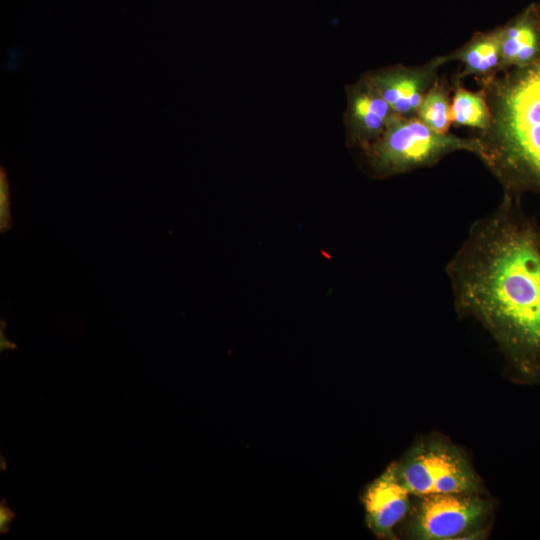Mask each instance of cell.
<instances>
[{
  "mask_svg": "<svg viewBox=\"0 0 540 540\" xmlns=\"http://www.w3.org/2000/svg\"><path fill=\"white\" fill-rule=\"evenodd\" d=\"M493 511V502L484 493L413 497L405 534L415 540L470 539L484 534Z\"/></svg>",
  "mask_w": 540,
  "mask_h": 540,
  "instance_id": "cell-5",
  "label": "cell"
},
{
  "mask_svg": "<svg viewBox=\"0 0 540 540\" xmlns=\"http://www.w3.org/2000/svg\"><path fill=\"white\" fill-rule=\"evenodd\" d=\"M15 512L9 508L7 500L3 498L0 502V533L6 534L10 530L12 522L15 520Z\"/></svg>",
  "mask_w": 540,
  "mask_h": 540,
  "instance_id": "cell-14",
  "label": "cell"
},
{
  "mask_svg": "<svg viewBox=\"0 0 540 540\" xmlns=\"http://www.w3.org/2000/svg\"><path fill=\"white\" fill-rule=\"evenodd\" d=\"M452 91L453 86L439 79L425 95L416 117L431 129L439 133H448L452 124L450 118Z\"/></svg>",
  "mask_w": 540,
  "mask_h": 540,
  "instance_id": "cell-12",
  "label": "cell"
},
{
  "mask_svg": "<svg viewBox=\"0 0 540 540\" xmlns=\"http://www.w3.org/2000/svg\"><path fill=\"white\" fill-rule=\"evenodd\" d=\"M396 469L413 497L484 493L480 477L465 452L439 435L417 440L396 463Z\"/></svg>",
  "mask_w": 540,
  "mask_h": 540,
  "instance_id": "cell-4",
  "label": "cell"
},
{
  "mask_svg": "<svg viewBox=\"0 0 540 540\" xmlns=\"http://www.w3.org/2000/svg\"><path fill=\"white\" fill-rule=\"evenodd\" d=\"M447 62L458 61L463 70L456 75L462 80L475 77L478 82L485 81L502 69L500 49V29L478 33L459 48L445 54Z\"/></svg>",
  "mask_w": 540,
  "mask_h": 540,
  "instance_id": "cell-9",
  "label": "cell"
},
{
  "mask_svg": "<svg viewBox=\"0 0 540 540\" xmlns=\"http://www.w3.org/2000/svg\"><path fill=\"white\" fill-rule=\"evenodd\" d=\"M394 115L390 105L363 74L346 86L347 146L365 152L382 135Z\"/></svg>",
  "mask_w": 540,
  "mask_h": 540,
  "instance_id": "cell-7",
  "label": "cell"
},
{
  "mask_svg": "<svg viewBox=\"0 0 540 540\" xmlns=\"http://www.w3.org/2000/svg\"><path fill=\"white\" fill-rule=\"evenodd\" d=\"M412 502L413 496L400 480L396 463H392L363 495L368 527L376 536L395 539L394 529L407 518Z\"/></svg>",
  "mask_w": 540,
  "mask_h": 540,
  "instance_id": "cell-8",
  "label": "cell"
},
{
  "mask_svg": "<svg viewBox=\"0 0 540 540\" xmlns=\"http://www.w3.org/2000/svg\"><path fill=\"white\" fill-rule=\"evenodd\" d=\"M490 111L478 158L504 195L540 194V54L479 83Z\"/></svg>",
  "mask_w": 540,
  "mask_h": 540,
  "instance_id": "cell-2",
  "label": "cell"
},
{
  "mask_svg": "<svg viewBox=\"0 0 540 540\" xmlns=\"http://www.w3.org/2000/svg\"><path fill=\"white\" fill-rule=\"evenodd\" d=\"M11 199L8 180L5 171L1 169L0 174V229L7 231L12 227Z\"/></svg>",
  "mask_w": 540,
  "mask_h": 540,
  "instance_id": "cell-13",
  "label": "cell"
},
{
  "mask_svg": "<svg viewBox=\"0 0 540 540\" xmlns=\"http://www.w3.org/2000/svg\"><path fill=\"white\" fill-rule=\"evenodd\" d=\"M502 69L531 63L540 54V39L534 27L519 21L500 28Z\"/></svg>",
  "mask_w": 540,
  "mask_h": 540,
  "instance_id": "cell-10",
  "label": "cell"
},
{
  "mask_svg": "<svg viewBox=\"0 0 540 540\" xmlns=\"http://www.w3.org/2000/svg\"><path fill=\"white\" fill-rule=\"evenodd\" d=\"M1 323H2L1 331H0V348H1V351L5 350V349H15L16 345H14V343H12V342L7 341L5 335H3V321Z\"/></svg>",
  "mask_w": 540,
  "mask_h": 540,
  "instance_id": "cell-15",
  "label": "cell"
},
{
  "mask_svg": "<svg viewBox=\"0 0 540 540\" xmlns=\"http://www.w3.org/2000/svg\"><path fill=\"white\" fill-rule=\"evenodd\" d=\"M455 77L450 118L456 126L469 127L477 132L486 129L490 123V111L483 92H473L461 85Z\"/></svg>",
  "mask_w": 540,
  "mask_h": 540,
  "instance_id": "cell-11",
  "label": "cell"
},
{
  "mask_svg": "<svg viewBox=\"0 0 540 540\" xmlns=\"http://www.w3.org/2000/svg\"><path fill=\"white\" fill-rule=\"evenodd\" d=\"M447 62L438 55L415 66L394 64L364 73L393 112L400 116H416L425 95L439 80V70Z\"/></svg>",
  "mask_w": 540,
  "mask_h": 540,
  "instance_id": "cell-6",
  "label": "cell"
},
{
  "mask_svg": "<svg viewBox=\"0 0 540 540\" xmlns=\"http://www.w3.org/2000/svg\"><path fill=\"white\" fill-rule=\"evenodd\" d=\"M462 151L478 156L477 138L439 133L416 116L395 114L382 135L363 153L374 177L389 178L430 168Z\"/></svg>",
  "mask_w": 540,
  "mask_h": 540,
  "instance_id": "cell-3",
  "label": "cell"
},
{
  "mask_svg": "<svg viewBox=\"0 0 540 540\" xmlns=\"http://www.w3.org/2000/svg\"><path fill=\"white\" fill-rule=\"evenodd\" d=\"M454 308L492 337L508 376L540 383V223L504 195L445 266Z\"/></svg>",
  "mask_w": 540,
  "mask_h": 540,
  "instance_id": "cell-1",
  "label": "cell"
}]
</instances>
